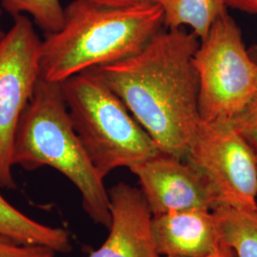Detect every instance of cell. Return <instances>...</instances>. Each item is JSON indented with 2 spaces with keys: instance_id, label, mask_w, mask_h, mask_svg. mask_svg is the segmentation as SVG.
Segmentation results:
<instances>
[{
  "instance_id": "1",
  "label": "cell",
  "mask_w": 257,
  "mask_h": 257,
  "mask_svg": "<svg viewBox=\"0 0 257 257\" xmlns=\"http://www.w3.org/2000/svg\"><path fill=\"white\" fill-rule=\"evenodd\" d=\"M199 41L183 28L160 30L138 54L94 68L160 152L180 159L200 121L193 64Z\"/></svg>"
},
{
  "instance_id": "2",
  "label": "cell",
  "mask_w": 257,
  "mask_h": 257,
  "mask_svg": "<svg viewBox=\"0 0 257 257\" xmlns=\"http://www.w3.org/2000/svg\"><path fill=\"white\" fill-rule=\"evenodd\" d=\"M164 25L160 4L112 8L73 0L64 22L39 49L40 78L62 83L93 68L138 54Z\"/></svg>"
},
{
  "instance_id": "3",
  "label": "cell",
  "mask_w": 257,
  "mask_h": 257,
  "mask_svg": "<svg viewBox=\"0 0 257 257\" xmlns=\"http://www.w3.org/2000/svg\"><path fill=\"white\" fill-rule=\"evenodd\" d=\"M13 163L26 171L55 169L79 191L88 216L110 228L109 192L75 133L60 83L39 79L16 132Z\"/></svg>"
},
{
  "instance_id": "4",
  "label": "cell",
  "mask_w": 257,
  "mask_h": 257,
  "mask_svg": "<svg viewBox=\"0 0 257 257\" xmlns=\"http://www.w3.org/2000/svg\"><path fill=\"white\" fill-rule=\"evenodd\" d=\"M60 84L75 133L101 178L161 153L94 68Z\"/></svg>"
},
{
  "instance_id": "5",
  "label": "cell",
  "mask_w": 257,
  "mask_h": 257,
  "mask_svg": "<svg viewBox=\"0 0 257 257\" xmlns=\"http://www.w3.org/2000/svg\"><path fill=\"white\" fill-rule=\"evenodd\" d=\"M193 64L200 120L232 122L256 97L257 57L247 50L228 12L200 39Z\"/></svg>"
},
{
  "instance_id": "6",
  "label": "cell",
  "mask_w": 257,
  "mask_h": 257,
  "mask_svg": "<svg viewBox=\"0 0 257 257\" xmlns=\"http://www.w3.org/2000/svg\"><path fill=\"white\" fill-rule=\"evenodd\" d=\"M185 160L208 179L220 206L257 211V153L232 122L200 120Z\"/></svg>"
},
{
  "instance_id": "7",
  "label": "cell",
  "mask_w": 257,
  "mask_h": 257,
  "mask_svg": "<svg viewBox=\"0 0 257 257\" xmlns=\"http://www.w3.org/2000/svg\"><path fill=\"white\" fill-rule=\"evenodd\" d=\"M34 22L14 18L0 41V188L15 190L13 151L19 121L40 79L39 49Z\"/></svg>"
},
{
  "instance_id": "8",
  "label": "cell",
  "mask_w": 257,
  "mask_h": 257,
  "mask_svg": "<svg viewBox=\"0 0 257 257\" xmlns=\"http://www.w3.org/2000/svg\"><path fill=\"white\" fill-rule=\"evenodd\" d=\"M130 171L138 177L154 216L186 210L214 211L220 206L208 179L185 159L161 152Z\"/></svg>"
},
{
  "instance_id": "9",
  "label": "cell",
  "mask_w": 257,
  "mask_h": 257,
  "mask_svg": "<svg viewBox=\"0 0 257 257\" xmlns=\"http://www.w3.org/2000/svg\"><path fill=\"white\" fill-rule=\"evenodd\" d=\"M108 192L109 235L89 257H161L153 235V213L141 190L119 182Z\"/></svg>"
},
{
  "instance_id": "10",
  "label": "cell",
  "mask_w": 257,
  "mask_h": 257,
  "mask_svg": "<svg viewBox=\"0 0 257 257\" xmlns=\"http://www.w3.org/2000/svg\"><path fill=\"white\" fill-rule=\"evenodd\" d=\"M153 235L161 257H205L223 246L213 211L186 210L153 215Z\"/></svg>"
},
{
  "instance_id": "11",
  "label": "cell",
  "mask_w": 257,
  "mask_h": 257,
  "mask_svg": "<svg viewBox=\"0 0 257 257\" xmlns=\"http://www.w3.org/2000/svg\"><path fill=\"white\" fill-rule=\"evenodd\" d=\"M0 234L26 244H37L54 248L58 253L73 248L71 235L62 228L50 227L30 218L13 207L0 194Z\"/></svg>"
},
{
  "instance_id": "12",
  "label": "cell",
  "mask_w": 257,
  "mask_h": 257,
  "mask_svg": "<svg viewBox=\"0 0 257 257\" xmlns=\"http://www.w3.org/2000/svg\"><path fill=\"white\" fill-rule=\"evenodd\" d=\"M167 29L189 27L202 39L214 22L227 13L226 0H160Z\"/></svg>"
},
{
  "instance_id": "13",
  "label": "cell",
  "mask_w": 257,
  "mask_h": 257,
  "mask_svg": "<svg viewBox=\"0 0 257 257\" xmlns=\"http://www.w3.org/2000/svg\"><path fill=\"white\" fill-rule=\"evenodd\" d=\"M213 212L222 243L232 248L236 257H257V211L219 206Z\"/></svg>"
},
{
  "instance_id": "14",
  "label": "cell",
  "mask_w": 257,
  "mask_h": 257,
  "mask_svg": "<svg viewBox=\"0 0 257 257\" xmlns=\"http://www.w3.org/2000/svg\"><path fill=\"white\" fill-rule=\"evenodd\" d=\"M0 3L13 18L30 17L46 35L57 32L64 22V7L60 0H0Z\"/></svg>"
},
{
  "instance_id": "15",
  "label": "cell",
  "mask_w": 257,
  "mask_h": 257,
  "mask_svg": "<svg viewBox=\"0 0 257 257\" xmlns=\"http://www.w3.org/2000/svg\"><path fill=\"white\" fill-rule=\"evenodd\" d=\"M57 253L50 247L21 243L0 234V257H57Z\"/></svg>"
},
{
  "instance_id": "16",
  "label": "cell",
  "mask_w": 257,
  "mask_h": 257,
  "mask_svg": "<svg viewBox=\"0 0 257 257\" xmlns=\"http://www.w3.org/2000/svg\"><path fill=\"white\" fill-rule=\"evenodd\" d=\"M254 55L257 57V52ZM232 124L257 153V95L245 111L232 121Z\"/></svg>"
},
{
  "instance_id": "17",
  "label": "cell",
  "mask_w": 257,
  "mask_h": 257,
  "mask_svg": "<svg viewBox=\"0 0 257 257\" xmlns=\"http://www.w3.org/2000/svg\"><path fill=\"white\" fill-rule=\"evenodd\" d=\"M97 5L112 8H128L143 5L159 4L160 0H86Z\"/></svg>"
},
{
  "instance_id": "18",
  "label": "cell",
  "mask_w": 257,
  "mask_h": 257,
  "mask_svg": "<svg viewBox=\"0 0 257 257\" xmlns=\"http://www.w3.org/2000/svg\"><path fill=\"white\" fill-rule=\"evenodd\" d=\"M226 3L232 9L257 15V0H226Z\"/></svg>"
},
{
  "instance_id": "19",
  "label": "cell",
  "mask_w": 257,
  "mask_h": 257,
  "mask_svg": "<svg viewBox=\"0 0 257 257\" xmlns=\"http://www.w3.org/2000/svg\"><path fill=\"white\" fill-rule=\"evenodd\" d=\"M205 257H236V254L232 248H230L229 246L223 244L220 249H218L216 252L212 253L211 255Z\"/></svg>"
},
{
  "instance_id": "20",
  "label": "cell",
  "mask_w": 257,
  "mask_h": 257,
  "mask_svg": "<svg viewBox=\"0 0 257 257\" xmlns=\"http://www.w3.org/2000/svg\"><path fill=\"white\" fill-rule=\"evenodd\" d=\"M1 15H2V6H1V3H0V41H1V39L3 38V37L5 36V33H6V32L3 31L2 26H1Z\"/></svg>"
}]
</instances>
